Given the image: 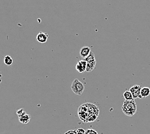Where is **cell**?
Masks as SVG:
<instances>
[{
	"mask_svg": "<svg viewBox=\"0 0 150 134\" xmlns=\"http://www.w3.org/2000/svg\"><path fill=\"white\" fill-rule=\"evenodd\" d=\"M99 113L100 110L98 108L91 103H86L81 105L78 110V116L84 123L94 121L98 117Z\"/></svg>",
	"mask_w": 150,
	"mask_h": 134,
	"instance_id": "obj_1",
	"label": "cell"
},
{
	"mask_svg": "<svg viewBox=\"0 0 150 134\" xmlns=\"http://www.w3.org/2000/svg\"><path fill=\"white\" fill-rule=\"evenodd\" d=\"M122 111L128 117L134 116L137 112V105L135 100L125 101L122 106Z\"/></svg>",
	"mask_w": 150,
	"mask_h": 134,
	"instance_id": "obj_2",
	"label": "cell"
},
{
	"mask_svg": "<svg viewBox=\"0 0 150 134\" xmlns=\"http://www.w3.org/2000/svg\"><path fill=\"white\" fill-rule=\"evenodd\" d=\"M71 88L75 94L80 95L83 94L85 90V86L78 79H76L72 82V85L71 86Z\"/></svg>",
	"mask_w": 150,
	"mask_h": 134,
	"instance_id": "obj_3",
	"label": "cell"
},
{
	"mask_svg": "<svg viewBox=\"0 0 150 134\" xmlns=\"http://www.w3.org/2000/svg\"><path fill=\"white\" fill-rule=\"evenodd\" d=\"M17 114L19 117V121L23 124H28L31 119V116L28 114L23 108L18 110L17 111Z\"/></svg>",
	"mask_w": 150,
	"mask_h": 134,
	"instance_id": "obj_4",
	"label": "cell"
},
{
	"mask_svg": "<svg viewBox=\"0 0 150 134\" xmlns=\"http://www.w3.org/2000/svg\"><path fill=\"white\" fill-rule=\"evenodd\" d=\"M141 88H142V87L141 85H134L129 88V90L132 93L134 100L136 99L139 98Z\"/></svg>",
	"mask_w": 150,
	"mask_h": 134,
	"instance_id": "obj_5",
	"label": "cell"
},
{
	"mask_svg": "<svg viewBox=\"0 0 150 134\" xmlns=\"http://www.w3.org/2000/svg\"><path fill=\"white\" fill-rule=\"evenodd\" d=\"M87 69V61L86 60H81L78 62L76 65V70L79 73H84Z\"/></svg>",
	"mask_w": 150,
	"mask_h": 134,
	"instance_id": "obj_6",
	"label": "cell"
},
{
	"mask_svg": "<svg viewBox=\"0 0 150 134\" xmlns=\"http://www.w3.org/2000/svg\"><path fill=\"white\" fill-rule=\"evenodd\" d=\"M48 34L45 32H39L36 37V39L40 43H45L47 42V39H48Z\"/></svg>",
	"mask_w": 150,
	"mask_h": 134,
	"instance_id": "obj_7",
	"label": "cell"
},
{
	"mask_svg": "<svg viewBox=\"0 0 150 134\" xmlns=\"http://www.w3.org/2000/svg\"><path fill=\"white\" fill-rule=\"evenodd\" d=\"M91 52V49L88 47H83L80 50V56L81 57L86 59Z\"/></svg>",
	"mask_w": 150,
	"mask_h": 134,
	"instance_id": "obj_8",
	"label": "cell"
},
{
	"mask_svg": "<svg viewBox=\"0 0 150 134\" xmlns=\"http://www.w3.org/2000/svg\"><path fill=\"white\" fill-rule=\"evenodd\" d=\"M150 95V88L149 87H142L140 93V99H143L148 97Z\"/></svg>",
	"mask_w": 150,
	"mask_h": 134,
	"instance_id": "obj_9",
	"label": "cell"
},
{
	"mask_svg": "<svg viewBox=\"0 0 150 134\" xmlns=\"http://www.w3.org/2000/svg\"><path fill=\"white\" fill-rule=\"evenodd\" d=\"M96 65V61H88L87 62V69L86 72H90L93 71Z\"/></svg>",
	"mask_w": 150,
	"mask_h": 134,
	"instance_id": "obj_10",
	"label": "cell"
},
{
	"mask_svg": "<svg viewBox=\"0 0 150 134\" xmlns=\"http://www.w3.org/2000/svg\"><path fill=\"white\" fill-rule=\"evenodd\" d=\"M123 97L125 99L126 101L134 100V97H133L132 93L129 92V90H126L123 93Z\"/></svg>",
	"mask_w": 150,
	"mask_h": 134,
	"instance_id": "obj_11",
	"label": "cell"
},
{
	"mask_svg": "<svg viewBox=\"0 0 150 134\" xmlns=\"http://www.w3.org/2000/svg\"><path fill=\"white\" fill-rule=\"evenodd\" d=\"M4 63L7 66H11L13 63L12 58L10 56H6L4 57Z\"/></svg>",
	"mask_w": 150,
	"mask_h": 134,
	"instance_id": "obj_12",
	"label": "cell"
},
{
	"mask_svg": "<svg viewBox=\"0 0 150 134\" xmlns=\"http://www.w3.org/2000/svg\"><path fill=\"white\" fill-rule=\"evenodd\" d=\"M84 60H86L87 62L95 61L96 60V58H95L94 54L93 52H91V54H89V56H88L87 57H86V59H84Z\"/></svg>",
	"mask_w": 150,
	"mask_h": 134,
	"instance_id": "obj_13",
	"label": "cell"
},
{
	"mask_svg": "<svg viewBox=\"0 0 150 134\" xmlns=\"http://www.w3.org/2000/svg\"><path fill=\"white\" fill-rule=\"evenodd\" d=\"M86 134H98V133L94 129H87L86 131Z\"/></svg>",
	"mask_w": 150,
	"mask_h": 134,
	"instance_id": "obj_14",
	"label": "cell"
},
{
	"mask_svg": "<svg viewBox=\"0 0 150 134\" xmlns=\"http://www.w3.org/2000/svg\"><path fill=\"white\" fill-rule=\"evenodd\" d=\"M76 134H86V131L83 128H78L76 130Z\"/></svg>",
	"mask_w": 150,
	"mask_h": 134,
	"instance_id": "obj_15",
	"label": "cell"
},
{
	"mask_svg": "<svg viewBox=\"0 0 150 134\" xmlns=\"http://www.w3.org/2000/svg\"><path fill=\"white\" fill-rule=\"evenodd\" d=\"M64 134H76V130H69Z\"/></svg>",
	"mask_w": 150,
	"mask_h": 134,
	"instance_id": "obj_16",
	"label": "cell"
},
{
	"mask_svg": "<svg viewBox=\"0 0 150 134\" xmlns=\"http://www.w3.org/2000/svg\"><path fill=\"white\" fill-rule=\"evenodd\" d=\"M0 77H1V73H0Z\"/></svg>",
	"mask_w": 150,
	"mask_h": 134,
	"instance_id": "obj_17",
	"label": "cell"
}]
</instances>
